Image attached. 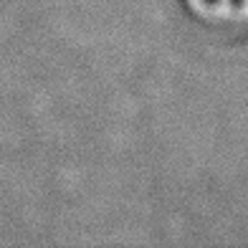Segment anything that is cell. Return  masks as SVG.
I'll return each instance as SVG.
<instances>
[{"mask_svg": "<svg viewBox=\"0 0 248 248\" xmlns=\"http://www.w3.org/2000/svg\"><path fill=\"white\" fill-rule=\"evenodd\" d=\"M185 13L223 38L248 36V0H180Z\"/></svg>", "mask_w": 248, "mask_h": 248, "instance_id": "obj_1", "label": "cell"}]
</instances>
